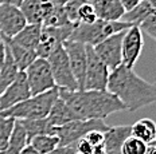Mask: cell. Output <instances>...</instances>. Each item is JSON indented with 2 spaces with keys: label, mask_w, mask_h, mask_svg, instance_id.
Listing matches in <instances>:
<instances>
[{
  "label": "cell",
  "mask_w": 156,
  "mask_h": 154,
  "mask_svg": "<svg viewBox=\"0 0 156 154\" xmlns=\"http://www.w3.org/2000/svg\"><path fill=\"white\" fill-rule=\"evenodd\" d=\"M31 97L30 89H28V83L26 79L24 71H20L15 81L8 86L0 95V111L7 110V109L12 107L16 103L26 101Z\"/></svg>",
  "instance_id": "14"
},
{
  "label": "cell",
  "mask_w": 156,
  "mask_h": 154,
  "mask_svg": "<svg viewBox=\"0 0 156 154\" xmlns=\"http://www.w3.org/2000/svg\"><path fill=\"white\" fill-rule=\"evenodd\" d=\"M132 27V24L125 23V22H105V20H96L92 24L85 23H76L73 28L70 38L67 40L80 42L89 46H96L100 42H102L106 38L112 36L115 34L122 32Z\"/></svg>",
  "instance_id": "4"
},
{
  "label": "cell",
  "mask_w": 156,
  "mask_h": 154,
  "mask_svg": "<svg viewBox=\"0 0 156 154\" xmlns=\"http://www.w3.org/2000/svg\"><path fill=\"white\" fill-rule=\"evenodd\" d=\"M145 152H147V143L133 136L126 138L121 146V154H145Z\"/></svg>",
  "instance_id": "27"
},
{
  "label": "cell",
  "mask_w": 156,
  "mask_h": 154,
  "mask_svg": "<svg viewBox=\"0 0 156 154\" xmlns=\"http://www.w3.org/2000/svg\"><path fill=\"white\" fill-rule=\"evenodd\" d=\"M19 9L23 14L27 24L42 25V0H23Z\"/></svg>",
  "instance_id": "23"
},
{
  "label": "cell",
  "mask_w": 156,
  "mask_h": 154,
  "mask_svg": "<svg viewBox=\"0 0 156 154\" xmlns=\"http://www.w3.org/2000/svg\"><path fill=\"white\" fill-rule=\"evenodd\" d=\"M26 145H28V137L26 133L23 125L20 121H16L12 127L11 136H9V141H8V146L5 149H9L11 152H14L16 154L20 153V150L23 149Z\"/></svg>",
  "instance_id": "24"
},
{
  "label": "cell",
  "mask_w": 156,
  "mask_h": 154,
  "mask_svg": "<svg viewBox=\"0 0 156 154\" xmlns=\"http://www.w3.org/2000/svg\"><path fill=\"white\" fill-rule=\"evenodd\" d=\"M154 12H156V7H154L148 0H143L136 7H133L122 15L121 22H125L132 25H139L148 15L154 14Z\"/></svg>",
  "instance_id": "21"
},
{
  "label": "cell",
  "mask_w": 156,
  "mask_h": 154,
  "mask_svg": "<svg viewBox=\"0 0 156 154\" xmlns=\"http://www.w3.org/2000/svg\"><path fill=\"white\" fill-rule=\"evenodd\" d=\"M46 119L51 127H58V126H62V125L67 123V122L74 121L76 117L70 111V109L66 106V103L58 97V99L54 102V105L51 106Z\"/></svg>",
  "instance_id": "19"
},
{
  "label": "cell",
  "mask_w": 156,
  "mask_h": 154,
  "mask_svg": "<svg viewBox=\"0 0 156 154\" xmlns=\"http://www.w3.org/2000/svg\"><path fill=\"white\" fill-rule=\"evenodd\" d=\"M101 154H105V153H101Z\"/></svg>",
  "instance_id": "44"
},
{
  "label": "cell",
  "mask_w": 156,
  "mask_h": 154,
  "mask_svg": "<svg viewBox=\"0 0 156 154\" xmlns=\"http://www.w3.org/2000/svg\"><path fill=\"white\" fill-rule=\"evenodd\" d=\"M23 0H0V5H12V7H20Z\"/></svg>",
  "instance_id": "36"
},
{
  "label": "cell",
  "mask_w": 156,
  "mask_h": 154,
  "mask_svg": "<svg viewBox=\"0 0 156 154\" xmlns=\"http://www.w3.org/2000/svg\"><path fill=\"white\" fill-rule=\"evenodd\" d=\"M41 32H42L41 24H26L23 30L16 34L11 40L18 46L23 47V49L35 51L39 43V39H41Z\"/></svg>",
  "instance_id": "18"
},
{
  "label": "cell",
  "mask_w": 156,
  "mask_h": 154,
  "mask_svg": "<svg viewBox=\"0 0 156 154\" xmlns=\"http://www.w3.org/2000/svg\"><path fill=\"white\" fill-rule=\"evenodd\" d=\"M108 125L101 119H74L71 122L53 129V134L59 138V146L73 145L81 138H83L89 131L108 130Z\"/></svg>",
  "instance_id": "5"
},
{
  "label": "cell",
  "mask_w": 156,
  "mask_h": 154,
  "mask_svg": "<svg viewBox=\"0 0 156 154\" xmlns=\"http://www.w3.org/2000/svg\"><path fill=\"white\" fill-rule=\"evenodd\" d=\"M62 46L69 59L70 69L76 78L78 90H83L86 72V44L74 40H66L62 43Z\"/></svg>",
  "instance_id": "11"
},
{
  "label": "cell",
  "mask_w": 156,
  "mask_h": 154,
  "mask_svg": "<svg viewBox=\"0 0 156 154\" xmlns=\"http://www.w3.org/2000/svg\"><path fill=\"white\" fill-rule=\"evenodd\" d=\"M2 42H3V39H2V35H0V43H2Z\"/></svg>",
  "instance_id": "42"
},
{
  "label": "cell",
  "mask_w": 156,
  "mask_h": 154,
  "mask_svg": "<svg viewBox=\"0 0 156 154\" xmlns=\"http://www.w3.org/2000/svg\"><path fill=\"white\" fill-rule=\"evenodd\" d=\"M66 24H70V22L65 14L63 7H55L50 16L42 23V27H61Z\"/></svg>",
  "instance_id": "28"
},
{
  "label": "cell",
  "mask_w": 156,
  "mask_h": 154,
  "mask_svg": "<svg viewBox=\"0 0 156 154\" xmlns=\"http://www.w3.org/2000/svg\"><path fill=\"white\" fill-rule=\"evenodd\" d=\"M24 74L31 95H38L42 94V92H46L51 89H55L54 78L47 59L37 58L24 70Z\"/></svg>",
  "instance_id": "8"
},
{
  "label": "cell",
  "mask_w": 156,
  "mask_h": 154,
  "mask_svg": "<svg viewBox=\"0 0 156 154\" xmlns=\"http://www.w3.org/2000/svg\"><path fill=\"white\" fill-rule=\"evenodd\" d=\"M124 32L125 31L115 34L100 42L98 44L93 46L96 55L105 63V66L110 71L121 65V40L124 36Z\"/></svg>",
  "instance_id": "12"
},
{
  "label": "cell",
  "mask_w": 156,
  "mask_h": 154,
  "mask_svg": "<svg viewBox=\"0 0 156 154\" xmlns=\"http://www.w3.org/2000/svg\"><path fill=\"white\" fill-rule=\"evenodd\" d=\"M15 119L8 117H2L0 115V152L4 150L8 146L9 136H11L12 127H14Z\"/></svg>",
  "instance_id": "29"
},
{
  "label": "cell",
  "mask_w": 156,
  "mask_h": 154,
  "mask_svg": "<svg viewBox=\"0 0 156 154\" xmlns=\"http://www.w3.org/2000/svg\"><path fill=\"white\" fill-rule=\"evenodd\" d=\"M27 22L18 7L0 5V35L2 39H12L26 27Z\"/></svg>",
  "instance_id": "13"
},
{
  "label": "cell",
  "mask_w": 156,
  "mask_h": 154,
  "mask_svg": "<svg viewBox=\"0 0 156 154\" xmlns=\"http://www.w3.org/2000/svg\"><path fill=\"white\" fill-rule=\"evenodd\" d=\"M58 95L76 119H101L104 121L110 114L126 111L124 105L109 91L96 90H63L58 89Z\"/></svg>",
  "instance_id": "2"
},
{
  "label": "cell",
  "mask_w": 156,
  "mask_h": 154,
  "mask_svg": "<svg viewBox=\"0 0 156 154\" xmlns=\"http://www.w3.org/2000/svg\"><path fill=\"white\" fill-rule=\"evenodd\" d=\"M106 91L115 95L126 111H136L156 101L155 85L139 76L133 69L122 65L109 72Z\"/></svg>",
  "instance_id": "1"
},
{
  "label": "cell",
  "mask_w": 156,
  "mask_h": 154,
  "mask_svg": "<svg viewBox=\"0 0 156 154\" xmlns=\"http://www.w3.org/2000/svg\"><path fill=\"white\" fill-rule=\"evenodd\" d=\"M110 70L105 63L96 55L93 46L86 44V72L83 90H96V91H105L108 85Z\"/></svg>",
  "instance_id": "7"
},
{
  "label": "cell",
  "mask_w": 156,
  "mask_h": 154,
  "mask_svg": "<svg viewBox=\"0 0 156 154\" xmlns=\"http://www.w3.org/2000/svg\"><path fill=\"white\" fill-rule=\"evenodd\" d=\"M131 136L139 138L144 143H152L156 141V125L149 118H143L131 125Z\"/></svg>",
  "instance_id": "20"
},
{
  "label": "cell",
  "mask_w": 156,
  "mask_h": 154,
  "mask_svg": "<svg viewBox=\"0 0 156 154\" xmlns=\"http://www.w3.org/2000/svg\"><path fill=\"white\" fill-rule=\"evenodd\" d=\"M5 49L8 50V52L11 54L12 59H14L15 65L18 66L19 71H24L28 66L37 59V52L34 50H27L23 47L18 46L16 43H14L11 39H3Z\"/></svg>",
  "instance_id": "17"
},
{
  "label": "cell",
  "mask_w": 156,
  "mask_h": 154,
  "mask_svg": "<svg viewBox=\"0 0 156 154\" xmlns=\"http://www.w3.org/2000/svg\"><path fill=\"white\" fill-rule=\"evenodd\" d=\"M76 146H77V153L78 154H93V147L85 138H81L80 141H77Z\"/></svg>",
  "instance_id": "34"
},
{
  "label": "cell",
  "mask_w": 156,
  "mask_h": 154,
  "mask_svg": "<svg viewBox=\"0 0 156 154\" xmlns=\"http://www.w3.org/2000/svg\"><path fill=\"white\" fill-rule=\"evenodd\" d=\"M19 72L20 71H19L18 66L15 65L11 54H9L8 50L5 49L4 63H3V67H2V70H0V95H2V92L15 81V78L18 76Z\"/></svg>",
  "instance_id": "22"
},
{
  "label": "cell",
  "mask_w": 156,
  "mask_h": 154,
  "mask_svg": "<svg viewBox=\"0 0 156 154\" xmlns=\"http://www.w3.org/2000/svg\"><path fill=\"white\" fill-rule=\"evenodd\" d=\"M4 55H5V47H4V43H0V70L3 67V63H4Z\"/></svg>",
  "instance_id": "38"
},
{
  "label": "cell",
  "mask_w": 156,
  "mask_h": 154,
  "mask_svg": "<svg viewBox=\"0 0 156 154\" xmlns=\"http://www.w3.org/2000/svg\"><path fill=\"white\" fill-rule=\"evenodd\" d=\"M97 19L96 11H94L93 5L89 2L83 3L78 9V23H85V24H92Z\"/></svg>",
  "instance_id": "30"
},
{
  "label": "cell",
  "mask_w": 156,
  "mask_h": 154,
  "mask_svg": "<svg viewBox=\"0 0 156 154\" xmlns=\"http://www.w3.org/2000/svg\"><path fill=\"white\" fill-rule=\"evenodd\" d=\"M131 136V126L121 125V126L108 127L104 131V153L105 154H121V146L124 141Z\"/></svg>",
  "instance_id": "15"
},
{
  "label": "cell",
  "mask_w": 156,
  "mask_h": 154,
  "mask_svg": "<svg viewBox=\"0 0 156 154\" xmlns=\"http://www.w3.org/2000/svg\"><path fill=\"white\" fill-rule=\"evenodd\" d=\"M50 2L53 3L55 7H63V5L66 4V3L69 2V0H50Z\"/></svg>",
  "instance_id": "40"
},
{
  "label": "cell",
  "mask_w": 156,
  "mask_h": 154,
  "mask_svg": "<svg viewBox=\"0 0 156 154\" xmlns=\"http://www.w3.org/2000/svg\"><path fill=\"white\" fill-rule=\"evenodd\" d=\"M143 47L144 39L140 28L137 25H132L125 30L121 40V65L128 69H133L141 55Z\"/></svg>",
  "instance_id": "10"
},
{
  "label": "cell",
  "mask_w": 156,
  "mask_h": 154,
  "mask_svg": "<svg viewBox=\"0 0 156 154\" xmlns=\"http://www.w3.org/2000/svg\"><path fill=\"white\" fill-rule=\"evenodd\" d=\"M143 34L148 35L151 39L156 40V12L148 15L140 24L137 25Z\"/></svg>",
  "instance_id": "32"
},
{
  "label": "cell",
  "mask_w": 156,
  "mask_h": 154,
  "mask_svg": "<svg viewBox=\"0 0 156 154\" xmlns=\"http://www.w3.org/2000/svg\"><path fill=\"white\" fill-rule=\"evenodd\" d=\"M48 66H50L51 74H53L54 83L57 89L63 90H78V85L76 82L73 72L70 69V63L67 59V55L65 52L63 46H59L58 49L47 58Z\"/></svg>",
  "instance_id": "6"
},
{
  "label": "cell",
  "mask_w": 156,
  "mask_h": 154,
  "mask_svg": "<svg viewBox=\"0 0 156 154\" xmlns=\"http://www.w3.org/2000/svg\"><path fill=\"white\" fill-rule=\"evenodd\" d=\"M90 4L93 5L97 19L100 20L119 22L125 14V9L122 8L120 0H93Z\"/></svg>",
  "instance_id": "16"
},
{
  "label": "cell",
  "mask_w": 156,
  "mask_h": 154,
  "mask_svg": "<svg viewBox=\"0 0 156 154\" xmlns=\"http://www.w3.org/2000/svg\"><path fill=\"white\" fill-rule=\"evenodd\" d=\"M18 121V119H16ZM23 125L26 133L28 137V142L32 137L35 136H41V134H53V129L46 118H41V119H23L20 121Z\"/></svg>",
  "instance_id": "25"
},
{
  "label": "cell",
  "mask_w": 156,
  "mask_h": 154,
  "mask_svg": "<svg viewBox=\"0 0 156 154\" xmlns=\"http://www.w3.org/2000/svg\"><path fill=\"white\" fill-rule=\"evenodd\" d=\"M19 154H41V153H39L38 150H35L34 147L28 143V145H26L23 149L20 150V153H19Z\"/></svg>",
  "instance_id": "37"
},
{
  "label": "cell",
  "mask_w": 156,
  "mask_h": 154,
  "mask_svg": "<svg viewBox=\"0 0 156 154\" xmlns=\"http://www.w3.org/2000/svg\"><path fill=\"white\" fill-rule=\"evenodd\" d=\"M0 154H16V153L11 152L9 149H4V150H2V152H0Z\"/></svg>",
  "instance_id": "41"
},
{
  "label": "cell",
  "mask_w": 156,
  "mask_h": 154,
  "mask_svg": "<svg viewBox=\"0 0 156 154\" xmlns=\"http://www.w3.org/2000/svg\"><path fill=\"white\" fill-rule=\"evenodd\" d=\"M83 3H86V0H69L63 5L65 14H66L70 23H73V24L78 23V9H80V7Z\"/></svg>",
  "instance_id": "31"
},
{
  "label": "cell",
  "mask_w": 156,
  "mask_h": 154,
  "mask_svg": "<svg viewBox=\"0 0 156 154\" xmlns=\"http://www.w3.org/2000/svg\"><path fill=\"white\" fill-rule=\"evenodd\" d=\"M47 154H77V146L76 143L66 145V146H58Z\"/></svg>",
  "instance_id": "35"
},
{
  "label": "cell",
  "mask_w": 156,
  "mask_h": 154,
  "mask_svg": "<svg viewBox=\"0 0 156 154\" xmlns=\"http://www.w3.org/2000/svg\"><path fill=\"white\" fill-rule=\"evenodd\" d=\"M73 23L61 25V27H42L41 39L35 49L37 56L42 58V59H47L55 51V49L62 46L63 42L69 39L73 32Z\"/></svg>",
  "instance_id": "9"
},
{
  "label": "cell",
  "mask_w": 156,
  "mask_h": 154,
  "mask_svg": "<svg viewBox=\"0 0 156 154\" xmlns=\"http://www.w3.org/2000/svg\"><path fill=\"white\" fill-rule=\"evenodd\" d=\"M86 2H89V3H90V2H93V0H86Z\"/></svg>",
  "instance_id": "43"
},
{
  "label": "cell",
  "mask_w": 156,
  "mask_h": 154,
  "mask_svg": "<svg viewBox=\"0 0 156 154\" xmlns=\"http://www.w3.org/2000/svg\"><path fill=\"white\" fill-rule=\"evenodd\" d=\"M85 139L87 142L92 145V147H98V146H102L104 145V131L101 130H93V131H89V133L86 134Z\"/></svg>",
  "instance_id": "33"
},
{
  "label": "cell",
  "mask_w": 156,
  "mask_h": 154,
  "mask_svg": "<svg viewBox=\"0 0 156 154\" xmlns=\"http://www.w3.org/2000/svg\"><path fill=\"white\" fill-rule=\"evenodd\" d=\"M28 143L41 154H47L59 146V138L54 134H41L32 137Z\"/></svg>",
  "instance_id": "26"
},
{
  "label": "cell",
  "mask_w": 156,
  "mask_h": 154,
  "mask_svg": "<svg viewBox=\"0 0 156 154\" xmlns=\"http://www.w3.org/2000/svg\"><path fill=\"white\" fill-rule=\"evenodd\" d=\"M145 154H156V142L148 143L147 145V152Z\"/></svg>",
  "instance_id": "39"
},
{
  "label": "cell",
  "mask_w": 156,
  "mask_h": 154,
  "mask_svg": "<svg viewBox=\"0 0 156 154\" xmlns=\"http://www.w3.org/2000/svg\"><path fill=\"white\" fill-rule=\"evenodd\" d=\"M77 154H78V153H77Z\"/></svg>",
  "instance_id": "45"
},
{
  "label": "cell",
  "mask_w": 156,
  "mask_h": 154,
  "mask_svg": "<svg viewBox=\"0 0 156 154\" xmlns=\"http://www.w3.org/2000/svg\"><path fill=\"white\" fill-rule=\"evenodd\" d=\"M58 89H51L46 92H42L38 95H31L28 99L16 103L7 110L0 111L2 117L14 118L18 121L23 119H41L46 118L51 106L58 99Z\"/></svg>",
  "instance_id": "3"
}]
</instances>
